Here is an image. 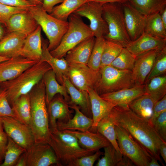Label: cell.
I'll return each mask as SVG.
<instances>
[{"label": "cell", "mask_w": 166, "mask_h": 166, "mask_svg": "<svg viewBox=\"0 0 166 166\" xmlns=\"http://www.w3.org/2000/svg\"><path fill=\"white\" fill-rule=\"evenodd\" d=\"M108 115L115 125L126 130L152 156L164 165L159 151L160 144L164 141L155 130L148 119L138 115L128 105H116Z\"/></svg>", "instance_id": "6da1fadb"}, {"label": "cell", "mask_w": 166, "mask_h": 166, "mask_svg": "<svg viewBox=\"0 0 166 166\" xmlns=\"http://www.w3.org/2000/svg\"><path fill=\"white\" fill-rule=\"evenodd\" d=\"M29 94L31 107L30 126L35 143H48L50 129L43 78Z\"/></svg>", "instance_id": "7a4b0ae2"}, {"label": "cell", "mask_w": 166, "mask_h": 166, "mask_svg": "<svg viewBox=\"0 0 166 166\" xmlns=\"http://www.w3.org/2000/svg\"><path fill=\"white\" fill-rule=\"evenodd\" d=\"M51 69L48 63L41 60L15 78L1 82L0 88L6 92L10 104L21 96L29 94L42 80L45 73Z\"/></svg>", "instance_id": "3957f363"}, {"label": "cell", "mask_w": 166, "mask_h": 166, "mask_svg": "<svg viewBox=\"0 0 166 166\" xmlns=\"http://www.w3.org/2000/svg\"><path fill=\"white\" fill-rule=\"evenodd\" d=\"M48 144L53 151L59 166H72L77 159L94 153L82 148L73 135L57 128L50 129Z\"/></svg>", "instance_id": "277c9868"}, {"label": "cell", "mask_w": 166, "mask_h": 166, "mask_svg": "<svg viewBox=\"0 0 166 166\" xmlns=\"http://www.w3.org/2000/svg\"><path fill=\"white\" fill-rule=\"evenodd\" d=\"M69 27L58 46L50 51L54 57H64L67 53L85 39L94 36L88 26L84 22L81 17L72 14L68 18Z\"/></svg>", "instance_id": "5b68a950"}, {"label": "cell", "mask_w": 166, "mask_h": 166, "mask_svg": "<svg viewBox=\"0 0 166 166\" xmlns=\"http://www.w3.org/2000/svg\"><path fill=\"white\" fill-rule=\"evenodd\" d=\"M103 17L109 33L105 37L125 48L131 42L126 28L122 4L108 2L102 5Z\"/></svg>", "instance_id": "8992f818"}, {"label": "cell", "mask_w": 166, "mask_h": 166, "mask_svg": "<svg viewBox=\"0 0 166 166\" xmlns=\"http://www.w3.org/2000/svg\"><path fill=\"white\" fill-rule=\"evenodd\" d=\"M94 90L99 95L128 88L136 85L132 71L117 69L110 65L101 67Z\"/></svg>", "instance_id": "52a82bcc"}, {"label": "cell", "mask_w": 166, "mask_h": 166, "mask_svg": "<svg viewBox=\"0 0 166 166\" xmlns=\"http://www.w3.org/2000/svg\"><path fill=\"white\" fill-rule=\"evenodd\" d=\"M28 10L48 38V50L49 51L53 50L59 45L67 31L68 21H63L53 17L43 10L42 6L31 7Z\"/></svg>", "instance_id": "ba28073f"}, {"label": "cell", "mask_w": 166, "mask_h": 166, "mask_svg": "<svg viewBox=\"0 0 166 166\" xmlns=\"http://www.w3.org/2000/svg\"><path fill=\"white\" fill-rule=\"evenodd\" d=\"M115 129L121 153L136 166H148L152 156L147 150L123 128L115 125Z\"/></svg>", "instance_id": "9c48e42d"}, {"label": "cell", "mask_w": 166, "mask_h": 166, "mask_svg": "<svg viewBox=\"0 0 166 166\" xmlns=\"http://www.w3.org/2000/svg\"><path fill=\"white\" fill-rule=\"evenodd\" d=\"M102 5L97 2L89 1L73 13L89 20V26L95 38L105 37L109 33L108 25L103 17Z\"/></svg>", "instance_id": "30bf717a"}, {"label": "cell", "mask_w": 166, "mask_h": 166, "mask_svg": "<svg viewBox=\"0 0 166 166\" xmlns=\"http://www.w3.org/2000/svg\"><path fill=\"white\" fill-rule=\"evenodd\" d=\"M8 136L26 150L35 143L30 126L10 117H1Z\"/></svg>", "instance_id": "8fae6325"}, {"label": "cell", "mask_w": 166, "mask_h": 166, "mask_svg": "<svg viewBox=\"0 0 166 166\" xmlns=\"http://www.w3.org/2000/svg\"><path fill=\"white\" fill-rule=\"evenodd\" d=\"M67 77L78 89L87 91L89 88L94 89L98 79L99 72L93 70L87 65L69 64Z\"/></svg>", "instance_id": "7c38bea8"}, {"label": "cell", "mask_w": 166, "mask_h": 166, "mask_svg": "<svg viewBox=\"0 0 166 166\" xmlns=\"http://www.w3.org/2000/svg\"><path fill=\"white\" fill-rule=\"evenodd\" d=\"M26 166H59L56 156L48 143L34 144L25 152Z\"/></svg>", "instance_id": "4fadbf2b"}, {"label": "cell", "mask_w": 166, "mask_h": 166, "mask_svg": "<svg viewBox=\"0 0 166 166\" xmlns=\"http://www.w3.org/2000/svg\"><path fill=\"white\" fill-rule=\"evenodd\" d=\"M126 29L131 41L144 32L146 17L127 2L122 4Z\"/></svg>", "instance_id": "5bb4252c"}, {"label": "cell", "mask_w": 166, "mask_h": 166, "mask_svg": "<svg viewBox=\"0 0 166 166\" xmlns=\"http://www.w3.org/2000/svg\"><path fill=\"white\" fill-rule=\"evenodd\" d=\"M163 49L150 50L136 57L134 66L132 70V79L136 85L144 84L157 56Z\"/></svg>", "instance_id": "9a60e30c"}, {"label": "cell", "mask_w": 166, "mask_h": 166, "mask_svg": "<svg viewBox=\"0 0 166 166\" xmlns=\"http://www.w3.org/2000/svg\"><path fill=\"white\" fill-rule=\"evenodd\" d=\"M37 62L20 56L0 63V81L14 79Z\"/></svg>", "instance_id": "2e32d148"}, {"label": "cell", "mask_w": 166, "mask_h": 166, "mask_svg": "<svg viewBox=\"0 0 166 166\" xmlns=\"http://www.w3.org/2000/svg\"><path fill=\"white\" fill-rule=\"evenodd\" d=\"M57 94L47 105L50 129L57 128V121L66 122L72 117L68 102L62 96Z\"/></svg>", "instance_id": "e0dca14e"}, {"label": "cell", "mask_w": 166, "mask_h": 166, "mask_svg": "<svg viewBox=\"0 0 166 166\" xmlns=\"http://www.w3.org/2000/svg\"><path fill=\"white\" fill-rule=\"evenodd\" d=\"M166 47V39L153 36L144 32L139 37L131 41L125 47L135 57L150 50Z\"/></svg>", "instance_id": "ac0fdd59"}, {"label": "cell", "mask_w": 166, "mask_h": 166, "mask_svg": "<svg viewBox=\"0 0 166 166\" xmlns=\"http://www.w3.org/2000/svg\"><path fill=\"white\" fill-rule=\"evenodd\" d=\"M38 26L36 21L28 10L12 15L5 28L7 33L16 32L27 36L33 32Z\"/></svg>", "instance_id": "d6986e66"}, {"label": "cell", "mask_w": 166, "mask_h": 166, "mask_svg": "<svg viewBox=\"0 0 166 166\" xmlns=\"http://www.w3.org/2000/svg\"><path fill=\"white\" fill-rule=\"evenodd\" d=\"M64 131L74 135L82 148L94 152L111 144L106 138L97 132H91L89 130L85 132L71 130Z\"/></svg>", "instance_id": "ffe728a7"}, {"label": "cell", "mask_w": 166, "mask_h": 166, "mask_svg": "<svg viewBox=\"0 0 166 166\" xmlns=\"http://www.w3.org/2000/svg\"><path fill=\"white\" fill-rule=\"evenodd\" d=\"M70 108L75 111L74 117L66 122L57 121V128L59 130H76L85 132L89 130L93 124V120L80 110V107L70 102H68Z\"/></svg>", "instance_id": "44dd1931"}, {"label": "cell", "mask_w": 166, "mask_h": 166, "mask_svg": "<svg viewBox=\"0 0 166 166\" xmlns=\"http://www.w3.org/2000/svg\"><path fill=\"white\" fill-rule=\"evenodd\" d=\"M145 93L144 84L100 95L103 99L116 106L128 105L134 100Z\"/></svg>", "instance_id": "7402d4cb"}, {"label": "cell", "mask_w": 166, "mask_h": 166, "mask_svg": "<svg viewBox=\"0 0 166 166\" xmlns=\"http://www.w3.org/2000/svg\"><path fill=\"white\" fill-rule=\"evenodd\" d=\"M42 28L38 25L36 29L26 38L19 56L38 62L42 57Z\"/></svg>", "instance_id": "603a6c76"}, {"label": "cell", "mask_w": 166, "mask_h": 166, "mask_svg": "<svg viewBox=\"0 0 166 166\" xmlns=\"http://www.w3.org/2000/svg\"><path fill=\"white\" fill-rule=\"evenodd\" d=\"M87 92L90 100L93 120L91 128L92 132H96V128L99 121L108 115L116 105L102 98L93 89L89 88Z\"/></svg>", "instance_id": "cb8c5ba5"}, {"label": "cell", "mask_w": 166, "mask_h": 166, "mask_svg": "<svg viewBox=\"0 0 166 166\" xmlns=\"http://www.w3.org/2000/svg\"><path fill=\"white\" fill-rule=\"evenodd\" d=\"M27 37L16 32L7 33L0 41V56L10 58L19 56Z\"/></svg>", "instance_id": "d4e9b609"}, {"label": "cell", "mask_w": 166, "mask_h": 166, "mask_svg": "<svg viewBox=\"0 0 166 166\" xmlns=\"http://www.w3.org/2000/svg\"><path fill=\"white\" fill-rule=\"evenodd\" d=\"M92 36L84 40L69 51L64 57L69 64L87 65L95 43Z\"/></svg>", "instance_id": "484cf974"}, {"label": "cell", "mask_w": 166, "mask_h": 166, "mask_svg": "<svg viewBox=\"0 0 166 166\" xmlns=\"http://www.w3.org/2000/svg\"><path fill=\"white\" fill-rule=\"evenodd\" d=\"M64 84L69 95L70 102L81 108L82 112L88 117L92 119V114L89 97L87 91L79 90L71 82L66 76L63 77Z\"/></svg>", "instance_id": "4316f807"}, {"label": "cell", "mask_w": 166, "mask_h": 166, "mask_svg": "<svg viewBox=\"0 0 166 166\" xmlns=\"http://www.w3.org/2000/svg\"><path fill=\"white\" fill-rule=\"evenodd\" d=\"M48 45L46 41L42 38V53L41 60L49 64L55 73L58 82L61 85H63V77L67 76L69 64L64 57L58 58L53 57L48 50Z\"/></svg>", "instance_id": "83f0119b"}, {"label": "cell", "mask_w": 166, "mask_h": 166, "mask_svg": "<svg viewBox=\"0 0 166 166\" xmlns=\"http://www.w3.org/2000/svg\"><path fill=\"white\" fill-rule=\"evenodd\" d=\"M43 80L45 89L46 103L48 105L54 97L60 94L68 102L70 98L64 84L61 85L57 81L54 72L52 69L47 71L44 74Z\"/></svg>", "instance_id": "f1b7e54d"}, {"label": "cell", "mask_w": 166, "mask_h": 166, "mask_svg": "<svg viewBox=\"0 0 166 166\" xmlns=\"http://www.w3.org/2000/svg\"><path fill=\"white\" fill-rule=\"evenodd\" d=\"M162 98L158 96L145 93L134 100L128 106L138 115L149 119L155 104Z\"/></svg>", "instance_id": "f546056e"}, {"label": "cell", "mask_w": 166, "mask_h": 166, "mask_svg": "<svg viewBox=\"0 0 166 166\" xmlns=\"http://www.w3.org/2000/svg\"><path fill=\"white\" fill-rule=\"evenodd\" d=\"M11 105L15 118L30 126L31 107L29 94L21 96Z\"/></svg>", "instance_id": "4dcf8cb0"}, {"label": "cell", "mask_w": 166, "mask_h": 166, "mask_svg": "<svg viewBox=\"0 0 166 166\" xmlns=\"http://www.w3.org/2000/svg\"><path fill=\"white\" fill-rule=\"evenodd\" d=\"M128 2L146 17L160 13L166 8V0H128Z\"/></svg>", "instance_id": "1f68e13d"}, {"label": "cell", "mask_w": 166, "mask_h": 166, "mask_svg": "<svg viewBox=\"0 0 166 166\" xmlns=\"http://www.w3.org/2000/svg\"><path fill=\"white\" fill-rule=\"evenodd\" d=\"M90 0H64L61 4L54 6L49 14L55 18L68 21L69 16L84 3Z\"/></svg>", "instance_id": "d6a6232c"}, {"label": "cell", "mask_w": 166, "mask_h": 166, "mask_svg": "<svg viewBox=\"0 0 166 166\" xmlns=\"http://www.w3.org/2000/svg\"><path fill=\"white\" fill-rule=\"evenodd\" d=\"M96 131L104 136L117 151L121 152L117 141L115 125L112 119L108 115L102 118L98 122Z\"/></svg>", "instance_id": "836d02e7"}, {"label": "cell", "mask_w": 166, "mask_h": 166, "mask_svg": "<svg viewBox=\"0 0 166 166\" xmlns=\"http://www.w3.org/2000/svg\"><path fill=\"white\" fill-rule=\"evenodd\" d=\"M144 32L156 38L166 39V28L162 21L160 13L146 17Z\"/></svg>", "instance_id": "e575fe53"}, {"label": "cell", "mask_w": 166, "mask_h": 166, "mask_svg": "<svg viewBox=\"0 0 166 166\" xmlns=\"http://www.w3.org/2000/svg\"><path fill=\"white\" fill-rule=\"evenodd\" d=\"M26 151L25 149L8 137L4 161L0 166H15L19 157Z\"/></svg>", "instance_id": "d590c367"}, {"label": "cell", "mask_w": 166, "mask_h": 166, "mask_svg": "<svg viewBox=\"0 0 166 166\" xmlns=\"http://www.w3.org/2000/svg\"><path fill=\"white\" fill-rule=\"evenodd\" d=\"M100 67L110 65L121 53L123 47L112 41L105 39Z\"/></svg>", "instance_id": "8d00e7d4"}, {"label": "cell", "mask_w": 166, "mask_h": 166, "mask_svg": "<svg viewBox=\"0 0 166 166\" xmlns=\"http://www.w3.org/2000/svg\"><path fill=\"white\" fill-rule=\"evenodd\" d=\"M105 42L104 37L95 38V43L87 63L89 67L96 72H99L100 69Z\"/></svg>", "instance_id": "74e56055"}, {"label": "cell", "mask_w": 166, "mask_h": 166, "mask_svg": "<svg viewBox=\"0 0 166 166\" xmlns=\"http://www.w3.org/2000/svg\"><path fill=\"white\" fill-rule=\"evenodd\" d=\"M144 85L145 93L158 96L163 98L166 94V75L153 78Z\"/></svg>", "instance_id": "f35d334b"}, {"label": "cell", "mask_w": 166, "mask_h": 166, "mask_svg": "<svg viewBox=\"0 0 166 166\" xmlns=\"http://www.w3.org/2000/svg\"><path fill=\"white\" fill-rule=\"evenodd\" d=\"M135 58L126 48L123 47L118 56L110 65L118 69L132 70Z\"/></svg>", "instance_id": "ab89813d"}, {"label": "cell", "mask_w": 166, "mask_h": 166, "mask_svg": "<svg viewBox=\"0 0 166 166\" xmlns=\"http://www.w3.org/2000/svg\"><path fill=\"white\" fill-rule=\"evenodd\" d=\"M104 148V156L98 160L96 166H117L121 159L123 154L117 151L111 144Z\"/></svg>", "instance_id": "60d3db41"}, {"label": "cell", "mask_w": 166, "mask_h": 166, "mask_svg": "<svg viewBox=\"0 0 166 166\" xmlns=\"http://www.w3.org/2000/svg\"><path fill=\"white\" fill-rule=\"evenodd\" d=\"M166 72V47L163 49L157 56L154 65L147 77L146 83L155 77L161 75Z\"/></svg>", "instance_id": "b9f144b4"}, {"label": "cell", "mask_w": 166, "mask_h": 166, "mask_svg": "<svg viewBox=\"0 0 166 166\" xmlns=\"http://www.w3.org/2000/svg\"><path fill=\"white\" fill-rule=\"evenodd\" d=\"M28 9L0 3V22L5 27L8 20L12 15L17 13L26 11Z\"/></svg>", "instance_id": "7bdbcfd3"}, {"label": "cell", "mask_w": 166, "mask_h": 166, "mask_svg": "<svg viewBox=\"0 0 166 166\" xmlns=\"http://www.w3.org/2000/svg\"><path fill=\"white\" fill-rule=\"evenodd\" d=\"M152 125L161 139L166 142V111L156 118Z\"/></svg>", "instance_id": "ee69618b"}, {"label": "cell", "mask_w": 166, "mask_h": 166, "mask_svg": "<svg viewBox=\"0 0 166 166\" xmlns=\"http://www.w3.org/2000/svg\"><path fill=\"white\" fill-rule=\"evenodd\" d=\"M0 117H10L15 118L6 94L4 90L2 89L0 92Z\"/></svg>", "instance_id": "f6af8a7d"}, {"label": "cell", "mask_w": 166, "mask_h": 166, "mask_svg": "<svg viewBox=\"0 0 166 166\" xmlns=\"http://www.w3.org/2000/svg\"><path fill=\"white\" fill-rule=\"evenodd\" d=\"M104 153L98 150L92 154L84 156L77 159L72 166H93L95 162Z\"/></svg>", "instance_id": "bcb514c9"}, {"label": "cell", "mask_w": 166, "mask_h": 166, "mask_svg": "<svg viewBox=\"0 0 166 166\" xmlns=\"http://www.w3.org/2000/svg\"><path fill=\"white\" fill-rule=\"evenodd\" d=\"M165 111H166V95L158 101L153 107L152 116L149 119L152 125L156 118Z\"/></svg>", "instance_id": "7dc6e473"}, {"label": "cell", "mask_w": 166, "mask_h": 166, "mask_svg": "<svg viewBox=\"0 0 166 166\" xmlns=\"http://www.w3.org/2000/svg\"><path fill=\"white\" fill-rule=\"evenodd\" d=\"M0 3L26 8L36 6L33 3L26 0H0Z\"/></svg>", "instance_id": "c3c4849f"}, {"label": "cell", "mask_w": 166, "mask_h": 166, "mask_svg": "<svg viewBox=\"0 0 166 166\" xmlns=\"http://www.w3.org/2000/svg\"><path fill=\"white\" fill-rule=\"evenodd\" d=\"M8 140V136L6 132H0V161L4 158Z\"/></svg>", "instance_id": "681fc988"}, {"label": "cell", "mask_w": 166, "mask_h": 166, "mask_svg": "<svg viewBox=\"0 0 166 166\" xmlns=\"http://www.w3.org/2000/svg\"><path fill=\"white\" fill-rule=\"evenodd\" d=\"M64 0H43L42 7L45 11L50 14L53 8L57 4L62 2Z\"/></svg>", "instance_id": "f907efd6"}, {"label": "cell", "mask_w": 166, "mask_h": 166, "mask_svg": "<svg viewBox=\"0 0 166 166\" xmlns=\"http://www.w3.org/2000/svg\"><path fill=\"white\" fill-rule=\"evenodd\" d=\"M135 165L132 161L128 157L123 155L121 160L119 162L117 166H132Z\"/></svg>", "instance_id": "816d5d0a"}, {"label": "cell", "mask_w": 166, "mask_h": 166, "mask_svg": "<svg viewBox=\"0 0 166 166\" xmlns=\"http://www.w3.org/2000/svg\"><path fill=\"white\" fill-rule=\"evenodd\" d=\"M159 151L160 154L166 163V142L164 141L160 144Z\"/></svg>", "instance_id": "f5cc1de1"}, {"label": "cell", "mask_w": 166, "mask_h": 166, "mask_svg": "<svg viewBox=\"0 0 166 166\" xmlns=\"http://www.w3.org/2000/svg\"><path fill=\"white\" fill-rule=\"evenodd\" d=\"M99 2L102 4L108 2H117L123 3L128 2V0H90Z\"/></svg>", "instance_id": "db71d44e"}, {"label": "cell", "mask_w": 166, "mask_h": 166, "mask_svg": "<svg viewBox=\"0 0 166 166\" xmlns=\"http://www.w3.org/2000/svg\"><path fill=\"white\" fill-rule=\"evenodd\" d=\"M25 152L22 154L19 157L15 166H26V162L25 158Z\"/></svg>", "instance_id": "11a10c76"}, {"label": "cell", "mask_w": 166, "mask_h": 166, "mask_svg": "<svg viewBox=\"0 0 166 166\" xmlns=\"http://www.w3.org/2000/svg\"><path fill=\"white\" fill-rule=\"evenodd\" d=\"M160 14L163 23L166 28V8L162 10Z\"/></svg>", "instance_id": "9f6ffc18"}, {"label": "cell", "mask_w": 166, "mask_h": 166, "mask_svg": "<svg viewBox=\"0 0 166 166\" xmlns=\"http://www.w3.org/2000/svg\"><path fill=\"white\" fill-rule=\"evenodd\" d=\"M5 26L0 22V41L6 35V30Z\"/></svg>", "instance_id": "6f0895ef"}, {"label": "cell", "mask_w": 166, "mask_h": 166, "mask_svg": "<svg viewBox=\"0 0 166 166\" xmlns=\"http://www.w3.org/2000/svg\"><path fill=\"white\" fill-rule=\"evenodd\" d=\"M158 161L156 158L152 156L148 166H160V165L158 163Z\"/></svg>", "instance_id": "680465c9"}, {"label": "cell", "mask_w": 166, "mask_h": 166, "mask_svg": "<svg viewBox=\"0 0 166 166\" xmlns=\"http://www.w3.org/2000/svg\"><path fill=\"white\" fill-rule=\"evenodd\" d=\"M33 3L37 6H42V4L43 0H26Z\"/></svg>", "instance_id": "91938a15"}, {"label": "cell", "mask_w": 166, "mask_h": 166, "mask_svg": "<svg viewBox=\"0 0 166 166\" xmlns=\"http://www.w3.org/2000/svg\"><path fill=\"white\" fill-rule=\"evenodd\" d=\"M3 127L1 117H0V132L3 131Z\"/></svg>", "instance_id": "94428289"}, {"label": "cell", "mask_w": 166, "mask_h": 166, "mask_svg": "<svg viewBox=\"0 0 166 166\" xmlns=\"http://www.w3.org/2000/svg\"><path fill=\"white\" fill-rule=\"evenodd\" d=\"M9 58L5 57L0 56V63L9 59Z\"/></svg>", "instance_id": "6125c7cd"}, {"label": "cell", "mask_w": 166, "mask_h": 166, "mask_svg": "<svg viewBox=\"0 0 166 166\" xmlns=\"http://www.w3.org/2000/svg\"><path fill=\"white\" fill-rule=\"evenodd\" d=\"M1 82L0 81V92L1 91V88H0V85H1Z\"/></svg>", "instance_id": "be15d7a7"}]
</instances>
